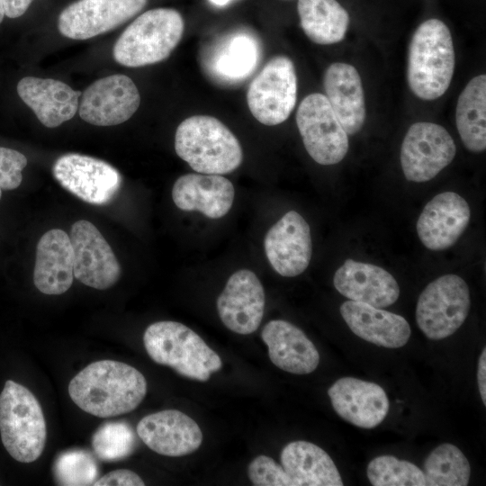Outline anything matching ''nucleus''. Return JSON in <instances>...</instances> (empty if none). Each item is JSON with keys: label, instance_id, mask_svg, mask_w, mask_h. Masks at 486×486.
Listing matches in <instances>:
<instances>
[{"label": "nucleus", "instance_id": "nucleus-1", "mask_svg": "<svg viewBox=\"0 0 486 486\" xmlns=\"http://www.w3.org/2000/svg\"><path fill=\"white\" fill-rule=\"evenodd\" d=\"M68 393L82 410L99 418L135 410L147 393V381L135 367L115 360L95 361L68 384Z\"/></svg>", "mask_w": 486, "mask_h": 486}, {"label": "nucleus", "instance_id": "nucleus-2", "mask_svg": "<svg viewBox=\"0 0 486 486\" xmlns=\"http://www.w3.org/2000/svg\"><path fill=\"white\" fill-rule=\"evenodd\" d=\"M454 64L449 28L436 18L423 22L409 47L407 78L410 91L426 101L441 97L451 84Z\"/></svg>", "mask_w": 486, "mask_h": 486}, {"label": "nucleus", "instance_id": "nucleus-3", "mask_svg": "<svg viewBox=\"0 0 486 486\" xmlns=\"http://www.w3.org/2000/svg\"><path fill=\"white\" fill-rule=\"evenodd\" d=\"M177 156L201 174L224 175L243 159L240 143L217 118L194 115L184 120L175 135Z\"/></svg>", "mask_w": 486, "mask_h": 486}, {"label": "nucleus", "instance_id": "nucleus-4", "mask_svg": "<svg viewBox=\"0 0 486 486\" xmlns=\"http://www.w3.org/2000/svg\"><path fill=\"white\" fill-rule=\"evenodd\" d=\"M149 357L187 378L206 382L222 366L220 356L193 329L176 321L150 324L143 335Z\"/></svg>", "mask_w": 486, "mask_h": 486}, {"label": "nucleus", "instance_id": "nucleus-5", "mask_svg": "<svg viewBox=\"0 0 486 486\" xmlns=\"http://www.w3.org/2000/svg\"><path fill=\"white\" fill-rule=\"evenodd\" d=\"M184 29L182 15L172 8H156L138 16L116 40L112 55L129 68L158 63L169 57Z\"/></svg>", "mask_w": 486, "mask_h": 486}, {"label": "nucleus", "instance_id": "nucleus-6", "mask_svg": "<svg viewBox=\"0 0 486 486\" xmlns=\"http://www.w3.org/2000/svg\"><path fill=\"white\" fill-rule=\"evenodd\" d=\"M0 434L6 451L21 463L36 461L45 447L46 421L40 402L12 380L0 394Z\"/></svg>", "mask_w": 486, "mask_h": 486}, {"label": "nucleus", "instance_id": "nucleus-7", "mask_svg": "<svg viewBox=\"0 0 486 486\" xmlns=\"http://www.w3.org/2000/svg\"><path fill=\"white\" fill-rule=\"evenodd\" d=\"M470 291L465 281L454 274L428 284L416 307V322L429 339L440 340L454 334L470 310Z\"/></svg>", "mask_w": 486, "mask_h": 486}, {"label": "nucleus", "instance_id": "nucleus-8", "mask_svg": "<svg viewBox=\"0 0 486 486\" xmlns=\"http://www.w3.org/2000/svg\"><path fill=\"white\" fill-rule=\"evenodd\" d=\"M296 99L295 68L286 56L270 59L251 81L247 93L251 114L266 126L278 125L287 120Z\"/></svg>", "mask_w": 486, "mask_h": 486}, {"label": "nucleus", "instance_id": "nucleus-9", "mask_svg": "<svg viewBox=\"0 0 486 486\" xmlns=\"http://www.w3.org/2000/svg\"><path fill=\"white\" fill-rule=\"evenodd\" d=\"M296 124L306 151L318 164L339 163L348 151V137L326 95H307L296 112Z\"/></svg>", "mask_w": 486, "mask_h": 486}, {"label": "nucleus", "instance_id": "nucleus-10", "mask_svg": "<svg viewBox=\"0 0 486 486\" xmlns=\"http://www.w3.org/2000/svg\"><path fill=\"white\" fill-rule=\"evenodd\" d=\"M455 152V143L443 126L428 122L413 123L400 148L403 175L415 183L429 181L453 161Z\"/></svg>", "mask_w": 486, "mask_h": 486}, {"label": "nucleus", "instance_id": "nucleus-11", "mask_svg": "<svg viewBox=\"0 0 486 486\" xmlns=\"http://www.w3.org/2000/svg\"><path fill=\"white\" fill-rule=\"evenodd\" d=\"M52 173L63 188L94 205L112 202L122 184V176L112 165L77 153L60 156L53 165Z\"/></svg>", "mask_w": 486, "mask_h": 486}, {"label": "nucleus", "instance_id": "nucleus-12", "mask_svg": "<svg viewBox=\"0 0 486 486\" xmlns=\"http://www.w3.org/2000/svg\"><path fill=\"white\" fill-rule=\"evenodd\" d=\"M140 104L134 82L116 74L100 78L83 93L78 105L80 118L96 126H113L129 120Z\"/></svg>", "mask_w": 486, "mask_h": 486}, {"label": "nucleus", "instance_id": "nucleus-13", "mask_svg": "<svg viewBox=\"0 0 486 486\" xmlns=\"http://www.w3.org/2000/svg\"><path fill=\"white\" fill-rule=\"evenodd\" d=\"M74 276L98 290L112 287L120 278L121 266L110 245L90 221H76L70 231Z\"/></svg>", "mask_w": 486, "mask_h": 486}, {"label": "nucleus", "instance_id": "nucleus-14", "mask_svg": "<svg viewBox=\"0 0 486 486\" xmlns=\"http://www.w3.org/2000/svg\"><path fill=\"white\" fill-rule=\"evenodd\" d=\"M148 0H77L59 14V32L72 40L105 33L140 12Z\"/></svg>", "mask_w": 486, "mask_h": 486}, {"label": "nucleus", "instance_id": "nucleus-15", "mask_svg": "<svg viewBox=\"0 0 486 486\" xmlns=\"http://www.w3.org/2000/svg\"><path fill=\"white\" fill-rule=\"evenodd\" d=\"M264 247L277 274L284 277L297 276L306 270L311 258L310 226L300 213L290 211L269 229Z\"/></svg>", "mask_w": 486, "mask_h": 486}, {"label": "nucleus", "instance_id": "nucleus-16", "mask_svg": "<svg viewBox=\"0 0 486 486\" xmlns=\"http://www.w3.org/2000/svg\"><path fill=\"white\" fill-rule=\"evenodd\" d=\"M266 297L256 274L240 269L231 274L217 299V310L230 330L248 335L256 331L263 319Z\"/></svg>", "mask_w": 486, "mask_h": 486}, {"label": "nucleus", "instance_id": "nucleus-17", "mask_svg": "<svg viewBox=\"0 0 486 486\" xmlns=\"http://www.w3.org/2000/svg\"><path fill=\"white\" fill-rule=\"evenodd\" d=\"M142 442L157 454L183 456L196 451L202 442L198 424L177 410H165L142 418L137 425Z\"/></svg>", "mask_w": 486, "mask_h": 486}, {"label": "nucleus", "instance_id": "nucleus-18", "mask_svg": "<svg viewBox=\"0 0 486 486\" xmlns=\"http://www.w3.org/2000/svg\"><path fill=\"white\" fill-rule=\"evenodd\" d=\"M471 218L468 202L458 194H436L423 208L417 233L428 249L438 251L452 247L467 228Z\"/></svg>", "mask_w": 486, "mask_h": 486}, {"label": "nucleus", "instance_id": "nucleus-19", "mask_svg": "<svg viewBox=\"0 0 486 486\" xmlns=\"http://www.w3.org/2000/svg\"><path fill=\"white\" fill-rule=\"evenodd\" d=\"M328 394L336 413L362 428L377 427L389 412L386 392L372 382L343 377L329 387Z\"/></svg>", "mask_w": 486, "mask_h": 486}, {"label": "nucleus", "instance_id": "nucleus-20", "mask_svg": "<svg viewBox=\"0 0 486 486\" xmlns=\"http://www.w3.org/2000/svg\"><path fill=\"white\" fill-rule=\"evenodd\" d=\"M333 284L347 299L376 308L388 307L400 296L399 284L388 271L350 258L336 271Z\"/></svg>", "mask_w": 486, "mask_h": 486}, {"label": "nucleus", "instance_id": "nucleus-21", "mask_svg": "<svg viewBox=\"0 0 486 486\" xmlns=\"http://www.w3.org/2000/svg\"><path fill=\"white\" fill-rule=\"evenodd\" d=\"M235 197L232 183L221 175L186 174L175 182L172 199L184 212L197 211L220 219L230 210Z\"/></svg>", "mask_w": 486, "mask_h": 486}, {"label": "nucleus", "instance_id": "nucleus-22", "mask_svg": "<svg viewBox=\"0 0 486 486\" xmlns=\"http://www.w3.org/2000/svg\"><path fill=\"white\" fill-rule=\"evenodd\" d=\"M339 311L355 335L374 345L399 348L410 338L408 321L382 308L350 300L341 304Z\"/></svg>", "mask_w": 486, "mask_h": 486}, {"label": "nucleus", "instance_id": "nucleus-23", "mask_svg": "<svg viewBox=\"0 0 486 486\" xmlns=\"http://www.w3.org/2000/svg\"><path fill=\"white\" fill-rule=\"evenodd\" d=\"M17 93L48 128L58 127L74 117L81 94L62 81L36 76L22 77L17 84Z\"/></svg>", "mask_w": 486, "mask_h": 486}, {"label": "nucleus", "instance_id": "nucleus-24", "mask_svg": "<svg viewBox=\"0 0 486 486\" xmlns=\"http://www.w3.org/2000/svg\"><path fill=\"white\" fill-rule=\"evenodd\" d=\"M74 278V255L69 236L52 229L40 238L36 249L33 283L48 295L67 292Z\"/></svg>", "mask_w": 486, "mask_h": 486}, {"label": "nucleus", "instance_id": "nucleus-25", "mask_svg": "<svg viewBox=\"0 0 486 486\" xmlns=\"http://www.w3.org/2000/svg\"><path fill=\"white\" fill-rule=\"evenodd\" d=\"M261 338L268 347L271 362L295 374L312 373L319 365L320 354L304 332L293 324L274 320L266 324Z\"/></svg>", "mask_w": 486, "mask_h": 486}, {"label": "nucleus", "instance_id": "nucleus-26", "mask_svg": "<svg viewBox=\"0 0 486 486\" xmlns=\"http://www.w3.org/2000/svg\"><path fill=\"white\" fill-rule=\"evenodd\" d=\"M326 97L347 135L357 133L365 121V101L356 68L343 62L332 63L325 71Z\"/></svg>", "mask_w": 486, "mask_h": 486}, {"label": "nucleus", "instance_id": "nucleus-27", "mask_svg": "<svg viewBox=\"0 0 486 486\" xmlns=\"http://www.w3.org/2000/svg\"><path fill=\"white\" fill-rule=\"evenodd\" d=\"M281 465L293 486H342L340 473L322 448L308 441L287 444L282 450Z\"/></svg>", "mask_w": 486, "mask_h": 486}, {"label": "nucleus", "instance_id": "nucleus-28", "mask_svg": "<svg viewBox=\"0 0 486 486\" xmlns=\"http://www.w3.org/2000/svg\"><path fill=\"white\" fill-rule=\"evenodd\" d=\"M257 40L247 32H236L221 39L208 58L210 72L220 80L238 82L247 78L258 64Z\"/></svg>", "mask_w": 486, "mask_h": 486}, {"label": "nucleus", "instance_id": "nucleus-29", "mask_svg": "<svg viewBox=\"0 0 486 486\" xmlns=\"http://www.w3.org/2000/svg\"><path fill=\"white\" fill-rule=\"evenodd\" d=\"M455 123L464 147L474 153L486 148V76L472 78L460 94Z\"/></svg>", "mask_w": 486, "mask_h": 486}, {"label": "nucleus", "instance_id": "nucleus-30", "mask_svg": "<svg viewBox=\"0 0 486 486\" xmlns=\"http://www.w3.org/2000/svg\"><path fill=\"white\" fill-rule=\"evenodd\" d=\"M297 11L302 29L311 41L329 45L345 38L349 14L337 0H298Z\"/></svg>", "mask_w": 486, "mask_h": 486}, {"label": "nucleus", "instance_id": "nucleus-31", "mask_svg": "<svg viewBox=\"0 0 486 486\" xmlns=\"http://www.w3.org/2000/svg\"><path fill=\"white\" fill-rule=\"evenodd\" d=\"M426 486H466L470 481V464L454 445L436 446L427 457L423 470Z\"/></svg>", "mask_w": 486, "mask_h": 486}, {"label": "nucleus", "instance_id": "nucleus-32", "mask_svg": "<svg viewBox=\"0 0 486 486\" xmlns=\"http://www.w3.org/2000/svg\"><path fill=\"white\" fill-rule=\"evenodd\" d=\"M366 473L374 486H426L421 469L393 455L375 457L368 464Z\"/></svg>", "mask_w": 486, "mask_h": 486}, {"label": "nucleus", "instance_id": "nucleus-33", "mask_svg": "<svg viewBox=\"0 0 486 486\" xmlns=\"http://www.w3.org/2000/svg\"><path fill=\"white\" fill-rule=\"evenodd\" d=\"M136 436L124 421H111L100 426L92 436V447L102 461L116 462L128 457L134 451Z\"/></svg>", "mask_w": 486, "mask_h": 486}, {"label": "nucleus", "instance_id": "nucleus-34", "mask_svg": "<svg viewBox=\"0 0 486 486\" xmlns=\"http://www.w3.org/2000/svg\"><path fill=\"white\" fill-rule=\"evenodd\" d=\"M53 472L59 485H94L99 474L94 455L84 449L60 453L54 463Z\"/></svg>", "mask_w": 486, "mask_h": 486}, {"label": "nucleus", "instance_id": "nucleus-35", "mask_svg": "<svg viewBox=\"0 0 486 486\" xmlns=\"http://www.w3.org/2000/svg\"><path fill=\"white\" fill-rule=\"evenodd\" d=\"M248 477L256 486H293L282 465L269 456H256L248 465Z\"/></svg>", "mask_w": 486, "mask_h": 486}, {"label": "nucleus", "instance_id": "nucleus-36", "mask_svg": "<svg viewBox=\"0 0 486 486\" xmlns=\"http://www.w3.org/2000/svg\"><path fill=\"white\" fill-rule=\"evenodd\" d=\"M27 165L26 157L13 148L0 147V188L14 190L22 181V171Z\"/></svg>", "mask_w": 486, "mask_h": 486}, {"label": "nucleus", "instance_id": "nucleus-37", "mask_svg": "<svg viewBox=\"0 0 486 486\" xmlns=\"http://www.w3.org/2000/svg\"><path fill=\"white\" fill-rule=\"evenodd\" d=\"M95 486H143V480L134 472L128 469L112 471L97 478Z\"/></svg>", "mask_w": 486, "mask_h": 486}, {"label": "nucleus", "instance_id": "nucleus-38", "mask_svg": "<svg viewBox=\"0 0 486 486\" xmlns=\"http://www.w3.org/2000/svg\"><path fill=\"white\" fill-rule=\"evenodd\" d=\"M33 0H4V15L8 18H18L28 9Z\"/></svg>", "mask_w": 486, "mask_h": 486}, {"label": "nucleus", "instance_id": "nucleus-39", "mask_svg": "<svg viewBox=\"0 0 486 486\" xmlns=\"http://www.w3.org/2000/svg\"><path fill=\"white\" fill-rule=\"evenodd\" d=\"M477 382L483 405L486 406V348L482 349L478 361Z\"/></svg>", "mask_w": 486, "mask_h": 486}, {"label": "nucleus", "instance_id": "nucleus-40", "mask_svg": "<svg viewBox=\"0 0 486 486\" xmlns=\"http://www.w3.org/2000/svg\"><path fill=\"white\" fill-rule=\"evenodd\" d=\"M209 1L215 5L223 6L229 4L231 0H209Z\"/></svg>", "mask_w": 486, "mask_h": 486}, {"label": "nucleus", "instance_id": "nucleus-41", "mask_svg": "<svg viewBox=\"0 0 486 486\" xmlns=\"http://www.w3.org/2000/svg\"><path fill=\"white\" fill-rule=\"evenodd\" d=\"M4 16V0H0V23L3 22Z\"/></svg>", "mask_w": 486, "mask_h": 486}, {"label": "nucleus", "instance_id": "nucleus-42", "mask_svg": "<svg viewBox=\"0 0 486 486\" xmlns=\"http://www.w3.org/2000/svg\"><path fill=\"white\" fill-rule=\"evenodd\" d=\"M2 197V189L0 188V199Z\"/></svg>", "mask_w": 486, "mask_h": 486}]
</instances>
